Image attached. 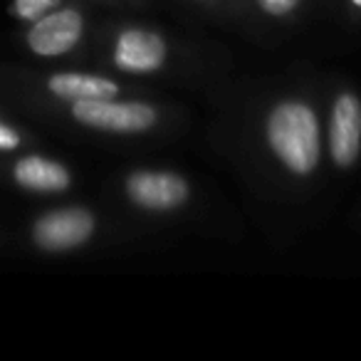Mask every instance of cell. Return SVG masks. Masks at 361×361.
<instances>
[{
	"label": "cell",
	"mask_w": 361,
	"mask_h": 361,
	"mask_svg": "<svg viewBox=\"0 0 361 361\" xmlns=\"http://www.w3.org/2000/svg\"><path fill=\"white\" fill-rule=\"evenodd\" d=\"M267 136L282 164L295 173H310L319 161V126L307 104L287 102L277 106L267 121Z\"/></svg>",
	"instance_id": "obj_1"
},
{
	"label": "cell",
	"mask_w": 361,
	"mask_h": 361,
	"mask_svg": "<svg viewBox=\"0 0 361 361\" xmlns=\"http://www.w3.org/2000/svg\"><path fill=\"white\" fill-rule=\"evenodd\" d=\"M72 116L80 124L104 131H146L154 126L156 111L141 102H111V99H85L72 104Z\"/></svg>",
	"instance_id": "obj_2"
},
{
	"label": "cell",
	"mask_w": 361,
	"mask_h": 361,
	"mask_svg": "<svg viewBox=\"0 0 361 361\" xmlns=\"http://www.w3.org/2000/svg\"><path fill=\"white\" fill-rule=\"evenodd\" d=\"M94 233V216L85 208L45 213L32 226V243L45 252H65L85 245Z\"/></svg>",
	"instance_id": "obj_3"
},
{
	"label": "cell",
	"mask_w": 361,
	"mask_h": 361,
	"mask_svg": "<svg viewBox=\"0 0 361 361\" xmlns=\"http://www.w3.org/2000/svg\"><path fill=\"white\" fill-rule=\"evenodd\" d=\"M85 20L72 8H55L47 16L30 23L27 47L40 57H60L80 42Z\"/></svg>",
	"instance_id": "obj_4"
},
{
	"label": "cell",
	"mask_w": 361,
	"mask_h": 361,
	"mask_svg": "<svg viewBox=\"0 0 361 361\" xmlns=\"http://www.w3.org/2000/svg\"><path fill=\"white\" fill-rule=\"evenodd\" d=\"M126 193L141 208L151 211H169L186 201L188 186L180 176L173 173H154V171H141L129 176L126 180Z\"/></svg>",
	"instance_id": "obj_5"
},
{
	"label": "cell",
	"mask_w": 361,
	"mask_h": 361,
	"mask_svg": "<svg viewBox=\"0 0 361 361\" xmlns=\"http://www.w3.org/2000/svg\"><path fill=\"white\" fill-rule=\"evenodd\" d=\"M329 149L336 166H351L361 149V104L354 94H341L331 111Z\"/></svg>",
	"instance_id": "obj_6"
},
{
	"label": "cell",
	"mask_w": 361,
	"mask_h": 361,
	"mask_svg": "<svg viewBox=\"0 0 361 361\" xmlns=\"http://www.w3.org/2000/svg\"><path fill=\"white\" fill-rule=\"evenodd\" d=\"M166 57V45L159 35L146 30H124L116 40L114 62L126 72H154Z\"/></svg>",
	"instance_id": "obj_7"
},
{
	"label": "cell",
	"mask_w": 361,
	"mask_h": 361,
	"mask_svg": "<svg viewBox=\"0 0 361 361\" xmlns=\"http://www.w3.org/2000/svg\"><path fill=\"white\" fill-rule=\"evenodd\" d=\"M13 180L25 191L60 193L70 188V171L45 156H23L13 166Z\"/></svg>",
	"instance_id": "obj_8"
},
{
	"label": "cell",
	"mask_w": 361,
	"mask_h": 361,
	"mask_svg": "<svg viewBox=\"0 0 361 361\" xmlns=\"http://www.w3.org/2000/svg\"><path fill=\"white\" fill-rule=\"evenodd\" d=\"M47 90L60 99L85 102V99H114L119 87L106 77L82 75V72H60L47 80Z\"/></svg>",
	"instance_id": "obj_9"
},
{
	"label": "cell",
	"mask_w": 361,
	"mask_h": 361,
	"mask_svg": "<svg viewBox=\"0 0 361 361\" xmlns=\"http://www.w3.org/2000/svg\"><path fill=\"white\" fill-rule=\"evenodd\" d=\"M62 0H13V16L23 23H35L37 18L55 11Z\"/></svg>",
	"instance_id": "obj_10"
},
{
	"label": "cell",
	"mask_w": 361,
	"mask_h": 361,
	"mask_svg": "<svg viewBox=\"0 0 361 361\" xmlns=\"http://www.w3.org/2000/svg\"><path fill=\"white\" fill-rule=\"evenodd\" d=\"M23 146V136L16 126H11L8 121L0 119V154H8V151H18Z\"/></svg>",
	"instance_id": "obj_11"
},
{
	"label": "cell",
	"mask_w": 361,
	"mask_h": 361,
	"mask_svg": "<svg viewBox=\"0 0 361 361\" xmlns=\"http://www.w3.org/2000/svg\"><path fill=\"white\" fill-rule=\"evenodd\" d=\"M260 6L272 16H285L297 6V0H260Z\"/></svg>",
	"instance_id": "obj_12"
},
{
	"label": "cell",
	"mask_w": 361,
	"mask_h": 361,
	"mask_svg": "<svg viewBox=\"0 0 361 361\" xmlns=\"http://www.w3.org/2000/svg\"><path fill=\"white\" fill-rule=\"evenodd\" d=\"M354 6H359V8H361V0H354Z\"/></svg>",
	"instance_id": "obj_13"
}]
</instances>
